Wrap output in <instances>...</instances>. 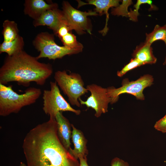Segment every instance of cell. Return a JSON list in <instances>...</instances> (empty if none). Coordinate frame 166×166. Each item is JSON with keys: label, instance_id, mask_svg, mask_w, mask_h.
<instances>
[{"label": "cell", "instance_id": "24", "mask_svg": "<svg viewBox=\"0 0 166 166\" xmlns=\"http://www.w3.org/2000/svg\"><path fill=\"white\" fill-rule=\"evenodd\" d=\"M154 128L163 133L166 132V114L156 123Z\"/></svg>", "mask_w": 166, "mask_h": 166}, {"label": "cell", "instance_id": "5", "mask_svg": "<svg viewBox=\"0 0 166 166\" xmlns=\"http://www.w3.org/2000/svg\"><path fill=\"white\" fill-rule=\"evenodd\" d=\"M33 45L40 52L36 57L38 60L42 58L55 60L62 58L66 55H71L81 52L83 48L70 49L57 45L53 34L47 32L38 34L33 41Z\"/></svg>", "mask_w": 166, "mask_h": 166}, {"label": "cell", "instance_id": "21", "mask_svg": "<svg viewBox=\"0 0 166 166\" xmlns=\"http://www.w3.org/2000/svg\"><path fill=\"white\" fill-rule=\"evenodd\" d=\"M132 3L131 0H123L118 6L112 8L111 14L113 15L128 17L129 11L128 8Z\"/></svg>", "mask_w": 166, "mask_h": 166}, {"label": "cell", "instance_id": "9", "mask_svg": "<svg viewBox=\"0 0 166 166\" xmlns=\"http://www.w3.org/2000/svg\"><path fill=\"white\" fill-rule=\"evenodd\" d=\"M86 88L91 95L85 101L81 98L78 100L81 105H85L88 108L93 109L95 112V116L98 118L108 111V105L111 102L107 89L94 84L87 85Z\"/></svg>", "mask_w": 166, "mask_h": 166}, {"label": "cell", "instance_id": "1", "mask_svg": "<svg viewBox=\"0 0 166 166\" xmlns=\"http://www.w3.org/2000/svg\"><path fill=\"white\" fill-rule=\"evenodd\" d=\"M22 147L27 166H80L60 141L55 118H49L31 129Z\"/></svg>", "mask_w": 166, "mask_h": 166}, {"label": "cell", "instance_id": "17", "mask_svg": "<svg viewBox=\"0 0 166 166\" xmlns=\"http://www.w3.org/2000/svg\"><path fill=\"white\" fill-rule=\"evenodd\" d=\"M2 34L5 42H11L19 35V30L17 23L14 21L5 20L3 23Z\"/></svg>", "mask_w": 166, "mask_h": 166}, {"label": "cell", "instance_id": "25", "mask_svg": "<svg viewBox=\"0 0 166 166\" xmlns=\"http://www.w3.org/2000/svg\"><path fill=\"white\" fill-rule=\"evenodd\" d=\"M111 166H130L126 162L117 157L113 159L111 162Z\"/></svg>", "mask_w": 166, "mask_h": 166}, {"label": "cell", "instance_id": "6", "mask_svg": "<svg viewBox=\"0 0 166 166\" xmlns=\"http://www.w3.org/2000/svg\"><path fill=\"white\" fill-rule=\"evenodd\" d=\"M50 89L44 90L43 93V110L49 118H55L60 112L69 111L77 115L81 113L80 110L73 108L61 94L56 81H50Z\"/></svg>", "mask_w": 166, "mask_h": 166}, {"label": "cell", "instance_id": "26", "mask_svg": "<svg viewBox=\"0 0 166 166\" xmlns=\"http://www.w3.org/2000/svg\"><path fill=\"white\" fill-rule=\"evenodd\" d=\"M79 160L80 166H89L87 163L86 156H80L78 157Z\"/></svg>", "mask_w": 166, "mask_h": 166}, {"label": "cell", "instance_id": "2", "mask_svg": "<svg viewBox=\"0 0 166 166\" xmlns=\"http://www.w3.org/2000/svg\"><path fill=\"white\" fill-rule=\"evenodd\" d=\"M38 60L23 50L8 55L0 69V83L5 85L16 82L19 85L28 87L33 82L44 85L52 75L53 68L50 63Z\"/></svg>", "mask_w": 166, "mask_h": 166}, {"label": "cell", "instance_id": "20", "mask_svg": "<svg viewBox=\"0 0 166 166\" xmlns=\"http://www.w3.org/2000/svg\"><path fill=\"white\" fill-rule=\"evenodd\" d=\"M65 47L70 49L83 48V45L77 41L76 36L71 31L60 39Z\"/></svg>", "mask_w": 166, "mask_h": 166}, {"label": "cell", "instance_id": "12", "mask_svg": "<svg viewBox=\"0 0 166 166\" xmlns=\"http://www.w3.org/2000/svg\"><path fill=\"white\" fill-rule=\"evenodd\" d=\"M24 6V14L34 20L38 19L47 10L58 7L57 3L48 4L43 0H26Z\"/></svg>", "mask_w": 166, "mask_h": 166}, {"label": "cell", "instance_id": "18", "mask_svg": "<svg viewBox=\"0 0 166 166\" xmlns=\"http://www.w3.org/2000/svg\"><path fill=\"white\" fill-rule=\"evenodd\" d=\"M146 36L144 42L151 45L157 40L163 41L166 37V24L162 26L156 25L151 32L146 34Z\"/></svg>", "mask_w": 166, "mask_h": 166}, {"label": "cell", "instance_id": "22", "mask_svg": "<svg viewBox=\"0 0 166 166\" xmlns=\"http://www.w3.org/2000/svg\"><path fill=\"white\" fill-rule=\"evenodd\" d=\"M143 65L142 63L137 59L132 58L130 62L124 65L120 71L117 72V75L119 77H122L129 71Z\"/></svg>", "mask_w": 166, "mask_h": 166}, {"label": "cell", "instance_id": "19", "mask_svg": "<svg viewBox=\"0 0 166 166\" xmlns=\"http://www.w3.org/2000/svg\"><path fill=\"white\" fill-rule=\"evenodd\" d=\"M147 4L150 6V10H156L157 7L152 4V2L149 0H137L136 3L134 5L133 7L134 9L132 10L131 9L129 11L128 17L130 20L134 21H138V17L140 15L138 12L140 6L142 4Z\"/></svg>", "mask_w": 166, "mask_h": 166}, {"label": "cell", "instance_id": "4", "mask_svg": "<svg viewBox=\"0 0 166 166\" xmlns=\"http://www.w3.org/2000/svg\"><path fill=\"white\" fill-rule=\"evenodd\" d=\"M54 79L67 97L71 105L80 107L81 105L79 99L89 91L84 86V83L81 75L73 72L68 74L65 70H58L55 73Z\"/></svg>", "mask_w": 166, "mask_h": 166}, {"label": "cell", "instance_id": "7", "mask_svg": "<svg viewBox=\"0 0 166 166\" xmlns=\"http://www.w3.org/2000/svg\"><path fill=\"white\" fill-rule=\"evenodd\" d=\"M153 81L152 76L146 74L141 76L135 81H129L127 78L124 79L122 86L116 88L112 86L107 88L108 94L111 99V104L116 102L121 94L127 93L133 95L137 99L143 100L145 99L143 91L146 88L151 85Z\"/></svg>", "mask_w": 166, "mask_h": 166}, {"label": "cell", "instance_id": "14", "mask_svg": "<svg viewBox=\"0 0 166 166\" xmlns=\"http://www.w3.org/2000/svg\"><path fill=\"white\" fill-rule=\"evenodd\" d=\"M72 128V140L74 144V148H71L68 151L75 158L78 159L79 156H87L88 153L86 144L87 140L83 132L77 129L73 124H71Z\"/></svg>", "mask_w": 166, "mask_h": 166}, {"label": "cell", "instance_id": "13", "mask_svg": "<svg viewBox=\"0 0 166 166\" xmlns=\"http://www.w3.org/2000/svg\"><path fill=\"white\" fill-rule=\"evenodd\" d=\"M55 119L57 124V134L64 147L69 150L71 148L70 140L72 136V124L63 114L62 112H58Z\"/></svg>", "mask_w": 166, "mask_h": 166}, {"label": "cell", "instance_id": "11", "mask_svg": "<svg viewBox=\"0 0 166 166\" xmlns=\"http://www.w3.org/2000/svg\"><path fill=\"white\" fill-rule=\"evenodd\" d=\"M88 3H85L81 1H78V7H79L83 5L87 4L94 6L95 8L94 11H96L100 16L104 14L106 15V22L104 28L99 31L103 36L107 33L109 28L108 27V23L109 19L108 11L110 8L115 7L119 5V0H89Z\"/></svg>", "mask_w": 166, "mask_h": 166}, {"label": "cell", "instance_id": "27", "mask_svg": "<svg viewBox=\"0 0 166 166\" xmlns=\"http://www.w3.org/2000/svg\"><path fill=\"white\" fill-rule=\"evenodd\" d=\"M163 41L165 43V45H166V37L165 38V39H164V40ZM166 64V57H165V60H164V62L163 63V65H165Z\"/></svg>", "mask_w": 166, "mask_h": 166}, {"label": "cell", "instance_id": "16", "mask_svg": "<svg viewBox=\"0 0 166 166\" xmlns=\"http://www.w3.org/2000/svg\"><path fill=\"white\" fill-rule=\"evenodd\" d=\"M24 42L23 38L19 35L14 40L9 42H3L0 45V53H6L8 56H11L23 50Z\"/></svg>", "mask_w": 166, "mask_h": 166}, {"label": "cell", "instance_id": "28", "mask_svg": "<svg viewBox=\"0 0 166 166\" xmlns=\"http://www.w3.org/2000/svg\"><path fill=\"white\" fill-rule=\"evenodd\" d=\"M20 166H27L24 163L22 162H21L20 163Z\"/></svg>", "mask_w": 166, "mask_h": 166}, {"label": "cell", "instance_id": "15", "mask_svg": "<svg viewBox=\"0 0 166 166\" xmlns=\"http://www.w3.org/2000/svg\"><path fill=\"white\" fill-rule=\"evenodd\" d=\"M151 45L144 42L137 45L132 53L133 58L137 59L144 65L155 63L157 58L153 54Z\"/></svg>", "mask_w": 166, "mask_h": 166}, {"label": "cell", "instance_id": "10", "mask_svg": "<svg viewBox=\"0 0 166 166\" xmlns=\"http://www.w3.org/2000/svg\"><path fill=\"white\" fill-rule=\"evenodd\" d=\"M65 22L63 11L57 8L44 12L38 19L34 20L33 25L35 27L46 26L55 34L60 26Z\"/></svg>", "mask_w": 166, "mask_h": 166}, {"label": "cell", "instance_id": "8", "mask_svg": "<svg viewBox=\"0 0 166 166\" xmlns=\"http://www.w3.org/2000/svg\"><path fill=\"white\" fill-rule=\"evenodd\" d=\"M62 5V11L70 30H74L79 35L85 33V31L91 34L92 26L88 17L98 14L94 11L83 12L77 10L67 1H63Z\"/></svg>", "mask_w": 166, "mask_h": 166}, {"label": "cell", "instance_id": "3", "mask_svg": "<svg viewBox=\"0 0 166 166\" xmlns=\"http://www.w3.org/2000/svg\"><path fill=\"white\" fill-rule=\"evenodd\" d=\"M12 85L6 86L0 83V115L6 117L18 113L23 107L35 103L41 95V89L30 87L24 93L19 94Z\"/></svg>", "mask_w": 166, "mask_h": 166}, {"label": "cell", "instance_id": "23", "mask_svg": "<svg viewBox=\"0 0 166 166\" xmlns=\"http://www.w3.org/2000/svg\"><path fill=\"white\" fill-rule=\"evenodd\" d=\"M71 31L67 22H65L63 23L60 26L55 34L60 39Z\"/></svg>", "mask_w": 166, "mask_h": 166}]
</instances>
